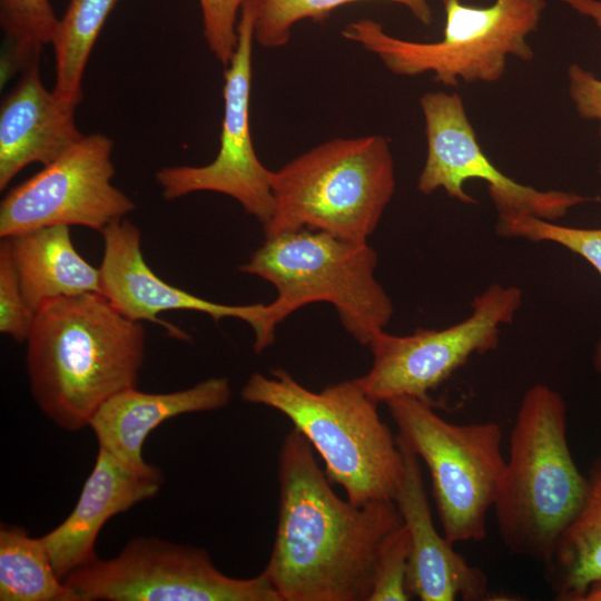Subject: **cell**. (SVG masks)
I'll return each instance as SVG.
<instances>
[{
    "label": "cell",
    "instance_id": "cell-13",
    "mask_svg": "<svg viewBox=\"0 0 601 601\" xmlns=\"http://www.w3.org/2000/svg\"><path fill=\"white\" fill-rule=\"evenodd\" d=\"M237 32L234 56L224 71V117L215 159L204 166L164 167L156 173V181L167 200L197 191L229 196L264 225L273 213V171L259 160L250 135L255 38L253 9L248 1L242 8Z\"/></svg>",
    "mask_w": 601,
    "mask_h": 601
},
{
    "label": "cell",
    "instance_id": "cell-21",
    "mask_svg": "<svg viewBox=\"0 0 601 601\" xmlns=\"http://www.w3.org/2000/svg\"><path fill=\"white\" fill-rule=\"evenodd\" d=\"M1 601H76L62 581L41 538L18 525L0 528Z\"/></svg>",
    "mask_w": 601,
    "mask_h": 601
},
{
    "label": "cell",
    "instance_id": "cell-10",
    "mask_svg": "<svg viewBox=\"0 0 601 601\" xmlns=\"http://www.w3.org/2000/svg\"><path fill=\"white\" fill-rule=\"evenodd\" d=\"M522 303L515 286L491 284L472 302V313L443 329L417 328L411 335L376 333L368 347L370 371L356 381L376 403L397 396L431 402L430 392L447 381L473 354L499 346L501 325L511 324Z\"/></svg>",
    "mask_w": 601,
    "mask_h": 601
},
{
    "label": "cell",
    "instance_id": "cell-25",
    "mask_svg": "<svg viewBox=\"0 0 601 601\" xmlns=\"http://www.w3.org/2000/svg\"><path fill=\"white\" fill-rule=\"evenodd\" d=\"M496 233L502 237L559 244L584 258L601 277V228H574L535 216L499 219ZM593 366L601 374V344L593 355Z\"/></svg>",
    "mask_w": 601,
    "mask_h": 601
},
{
    "label": "cell",
    "instance_id": "cell-11",
    "mask_svg": "<svg viewBox=\"0 0 601 601\" xmlns=\"http://www.w3.org/2000/svg\"><path fill=\"white\" fill-rule=\"evenodd\" d=\"M114 141L82 136L60 157L17 185L0 204V238L31 229L79 225L102 231L135 209L111 179Z\"/></svg>",
    "mask_w": 601,
    "mask_h": 601
},
{
    "label": "cell",
    "instance_id": "cell-19",
    "mask_svg": "<svg viewBox=\"0 0 601 601\" xmlns=\"http://www.w3.org/2000/svg\"><path fill=\"white\" fill-rule=\"evenodd\" d=\"M1 239L7 243L24 300L35 314L58 298L101 294L100 270L77 252L69 226L40 227Z\"/></svg>",
    "mask_w": 601,
    "mask_h": 601
},
{
    "label": "cell",
    "instance_id": "cell-29",
    "mask_svg": "<svg viewBox=\"0 0 601 601\" xmlns=\"http://www.w3.org/2000/svg\"><path fill=\"white\" fill-rule=\"evenodd\" d=\"M570 98L581 118L597 120L601 136V79L577 63L568 67Z\"/></svg>",
    "mask_w": 601,
    "mask_h": 601
},
{
    "label": "cell",
    "instance_id": "cell-22",
    "mask_svg": "<svg viewBox=\"0 0 601 601\" xmlns=\"http://www.w3.org/2000/svg\"><path fill=\"white\" fill-rule=\"evenodd\" d=\"M118 0H69L52 41L56 61L53 92L77 107L82 98L83 72L108 16Z\"/></svg>",
    "mask_w": 601,
    "mask_h": 601
},
{
    "label": "cell",
    "instance_id": "cell-1",
    "mask_svg": "<svg viewBox=\"0 0 601 601\" xmlns=\"http://www.w3.org/2000/svg\"><path fill=\"white\" fill-rule=\"evenodd\" d=\"M275 541L263 570L282 601H368L377 552L402 522L394 501L363 506L331 487L297 430L278 457Z\"/></svg>",
    "mask_w": 601,
    "mask_h": 601
},
{
    "label": "cell",
    "instance_id": "cell-28",
    "mask_svg": "<svg viewBox=\"0 0 601 601\" xmlns=\"http://www.w3.org/2000/svg\"><path fill=\"white\" fill-rule=\"evenodd\" d=\"M203 33L210 52L226 67L231 60L238 39L242 8L248 0H198Z\"/></svg>",
    "mask_w": 601,
    "mask_h": 601
},
{
    "label": "cell",
    "instance_id": "cell-8",
    "mask_svg": "<svg viewBox=\"0 0 601 601\" xmlns=\"http://www.w3.org/2000/svg\"><path fill=\"white\" fill-rule=\"evenodd\" d=\"M398 437L428 469L432 494L445 538L477 542L503 485L506 459L502 428L495 422L455 424L432 403L412 396L385 402Z\"/></svg>",
    "mask_w": 601,
    "mask_h": 601
},
{
    "label": "cell",
    "instance_id": "cell-30",
    "mask_svg": "<svg viewBox=\"0 0 601 601\" xmlns=\"http://www.w3.org/2000/svg\"><path fill=\"white\" fill-rule=\"evenodd\" d=\"M571 7L581 16L590 18L601 31V1L600 0H560Z\"/></svg>",
    "mask_w": 601,
    "mask_h": 601
},
{
    "label": "cell",
    "instance_id": "cell-20",
    "mask_svg": "<svg viewBox=\"0 0 601 601\" xmlns=\"http://www.w3.org/2000/svg\"><path fill=\"white\" fill-rule=\"evenodd\" d=\"M543 565L559 601H583L590 587L601 580V454L589 469L580 510Z\"/></svg>",
    "mask_w": 601,
    "mask_h": 601
},
{
    "label": "cell",
    "instance_id": "cell-23",
    "mask_svg": "<svg viewBox=\"0 0 601 601\" xmlns=\"http://www.w3.org/2000/svg\"><path fill=\"white\" fill-rule=\"evenodd\" d=\"M363 1H387L405 7L422 24L433 22L428 0H248L254 16L255 42L268 49L286 46L294 27L304 21L322 22L336 9Z\"/></svg>",
    "mask_w": 601,
    "mask_h": 601
},
{
    "label": "cell",
    "instance_id": "cell-5",
    "mask_svg": "<svg viewBox=\"0 0 601 601\" xmlns=\"http://www.w3.org/2000/svg\"><path fill=\"white\" fill-rule=\"evenodd\" d=\"M394 190L386 137L332 138L273 171V213L263 225L265 238L306 228L367 242Z\"/></svg>",
    "mask_w": 601,
    "mask_h": 601
},
{
    "label": "cell",
    "instance_id": "cell-27",
    "mask_svg": "<svg viewBox=\"0 0 601 601\" xmlns=\"http://www.w3.org/2000/svg\"><path fill=\"white\" fill-rule=\"evenodd\" d=\"M35 313L27 305L7 243H0V331L16 342H26Z\"/></svg>",
    "mask_w": 601,
    "mask_h": 601
},
{
    "label": "cell",
    "instance_id": "cell-12",
    "mask_svg": "<svg viewBox=\"0 0 601 601\" xmlns=\"http://www.w3.org/2000/svg\"><path fill=\"white\" fill-rule=\"evenodd\" d=\"M420 106L427 145L417 179L422 194L430 195L442 188L451 198L476 204L464 190V184L469 179H481L487 185L499 219L528 215L553 221L570 208L589 201L571 191L538 190L499 170L483 152L459 93L425 92Z\"/></svg>",
    "mask_w": 601,
    "mask_h": 601
},
{
    "label": "cell",
    "instance_id": "cell-3",
    "mask_svg": "<svg viewBox=\"0 0 601 601\" xmlns=\"http://www.w3.org/2000/svg\"><path fill=\"white\" fill-rule=\"evenodd\" d=\"M245 402L284 414L317 451L331 483L363 506L394 501L404 472L396 437L382 421L377 404L356 378L314 392L288 372L254 373L240 392Z\"/></svg>",
    "mask_w": 601,
    "mask_h": 601
},
{
    "label": "cell",
    "instance_id": "cell-24",
    "mask_svg": "<svg viewBox=\"0 0 601 601\" xmlns=\"http://www.w3.org/2000/svg\"><path fill=\"white\" fill-rule=\"evenodd\" d=\"M0 22L10 43L7 70L26 69L52 43L59 19L49 0H0Z\"/></svg>",
    "mask_w": 601,
    "mask_h": 601
},
{
    "label": "cell",
    "instance_id": "cell-9",
    "mask_svg": "<svg viewBox=\"0 0 601 601\" xmlns=\"http://www.w3.org/2000/svg\"><path fill=\"white\" fill-rule=\"evenodd\" d=\"M63 581L76 601H282L264 571L233 578L206 550L154 536L131 539L117 556H97Z\"/></svg>",
    "mask_w": 601,
    "mask_h": 601
},
{
    "label": "cell",
    "instance_id": "cell-18",
    "mask_svg": "<svg viewBox=\"0 0 601 601\" xmlns=\"http://www.w3.org/2000/svg\"><path fill=\"white\" fill-rule=\"evenodd\" d=\"M231 397L226 377H211L169 393H145L136 387L117 393L93 415L89 427L98 444L119 459L142 466V446L162 422L181 414L216 411Z\"/></svg>",
    "mask_w": 601,
    "mask_h": 601
},
{
    "label": "cell",
    "instance_id": "cell-14",
    "mask_svg": "<svg viewBox=\"0 0 601 601\" xmlns=\"http://www.w3.org/2000/svg\"><path fill=\"white\" fill-rule=\"evenodd\" d=\"M104 253L99 266L101 295L126 317L162 325L173 337L189 339L180 328L157 318L162 312L193 311L218 322L231 317L246 322L255 333L254 351L259 354L274 342L268 331L267 304L230 305L215 303L161 279L146 263L140 229L127 219L101 231Z\"/></svg>",
    "mask_w": 601,
    "mask_h": 601
},
{
    "label": "cell",
    "instance_id": "cell-6",
    "mask_svg": "<svg viewBox=\"0 0 601 601\" xmlns=\"http://www.w3.org/2000/svg\"><path fill=\"white\" fill-rule=\"evenodd\" d=\"M377 255L367 242L326 231L299 229L265 238L238 269L256 275L277 290L267 304V324L276 326L304 305L332 304L346 332L368 346L393 315V304L375 278Z\"/></svg>",
    "mask_w": 601,
    "mask_h": 601
},
{
    "label": "cell",
    "instance_id": "cell-16",
    "mask_svg": "<svg viewBox=\"0 0 601 601\" xmlns=\"http://www.w3.org/2000/svg\"><path fill=\"white\" fill-rule=\"evenodd\" d=\"M404 472L394 502L411 543L407 588L421 601L489 600L487 577L453 549L433 523L420 457L398 436Z\"/></svg>",
    "mask_w": 601,
    "mask_h": 601
},
{
    "label": "cell",
    "instance_id": "cell-32",
    "mask_svg": "<svg viewBox=\"0 0 601 601\" xmlns=\"http://www.w3.org/2000/svg\"><path fill=\"white\" fill-rule=\"evenodd\" d=\"M599 173H600V176H601V161H600V165H599Z\"/></svg>",
    "mask_w": 601,
    "mask_h": 601
},
{
    "label": "cell",
    "instance_id": "cell-7",
    "mask_svg": "<svg viewBox=\"0 0 601 601\" xmlns=\"http://www.w3.org/2000/svg\"><path fill=\"white\" fill-rule=\"evenodd\" d=\"M442 3L443 37L433 42L396 38L368 18L351 21L342 36L376 56L394 75L432 72L435 81L447 87H456L460 79L495 82L504 75L509 56L523 61L534 58L528 37L538 29L545 0H495L489 7L463 0Z\"/></svg>",
    "mask_w": 601,
    "mask_h": 601
},
{
    "label": "cell",
    "instance_id": "cell-15",
    "mask_svg": "<svg viewBox=\"0 0 601 601\" xmlns=\"http://www.w3.org/2000/svg\"><path fill=\"white\" fill-rule=\"evenodd\" d=\"M164 483L162 472L149 463L132 465L100 447L71 513L41 536L58 577L90 563L97 538L108 520L152 499Z\"/></svg>",
    "mask_w": 601,
    "mask_h": 601
},
{
    "label": "cell",
    "instance_id": "cell-31",
    "mask_svg": "<svg viewBox=\"0 0 601 601\" xmlns=\"http://www.w3.org/2000/svg\"><path fill=\"white\" fill-rule=\"evenodd\" d=\"M583 601H601V580L590 587Z\"/></svg>",
    "mask_w": 601,
    "mask_h": 601
},
{
    "label": "cell",
    "instance_id": "cell-4",
    "mask_svg": "<svg viewBox=\"0 0 601 601\" xmlns=\"http://www.w3.org/2000/svg\"><path fill=\"white\" fill-rule=\"evenodd\" d=\"M562 395L535 384L523 395L510 434L509 457L494 503L497 530L513 554L545 564L580 510L587 476L568 442Z\"/></svg>",
    "mask_w": 601,
    "mask_h": 601
},
{
    "label": "cell",
    "instance_id": "cell-2",
    "mask_svg": "<svg viewBox=\"0 0 601 601\" xmlns=\"http://www.w3.org/2000/svg\"><path fill=\"white\" fill-rule=\"evenodd\" d=\"M26 342L35 402L58 427L76 432L110 397L136 387L146 332L105 296L88 293L45 304Z\"/></svg>",
    "mask_w": 601,
    "mask_h": 601
},
{
    "label": "cell",
    "instance_id": "cell-17",
    "mask_svg": "<svg viewBox=\"0 0 601 601\" xmlns=\"http://www.w3.org/2000/svg\"><path fill=\"white\" fill-rule=\"evenodd\" d=\"M75 109L47 90L38 60L22 70L0 108L1 190L28 165H49L83 136Z\"/></svg>",
    "mask_w": 601,
    "mask_h": 601
},
{
    "label": "cell",
    "instance_id": "cell-26",
    "mask_svg": "<svg viewBox=\"0 0 601 601\" xmlns=\"http://www.w3.org/2000/svg\"><path fill=\"white\" fill-rule=\"evenodd\" d=\"M410 535L402 523L383 541L374 563L368 601H407Z\"/></svg>",
    "mask_w": 601,
    "mask_h": 601
}]
</instances>
